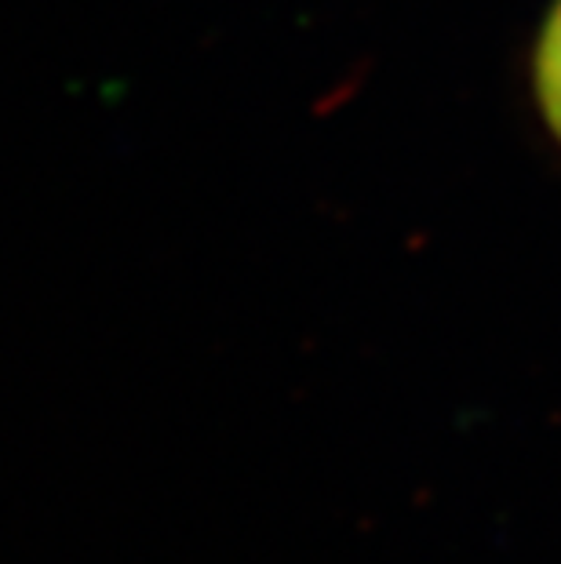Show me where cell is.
I'll return each instance as SVG.
<instances>
[{"label": "cell", "instance_id": "1", "mask_svg": "<svg viewBox=\"0 0 561 564\" xmlns=\"http://www.w3.org/2000/svg\"><path fill=\"white\" fill-rule=\"evenodd\" d=\"M532 88L536 102L551 135L561 142V0H554L551 15L543 22V33L536 41V58H532Z\"/></svg>", "mask_w": 561, "mask_h": 564}]
</instances>
